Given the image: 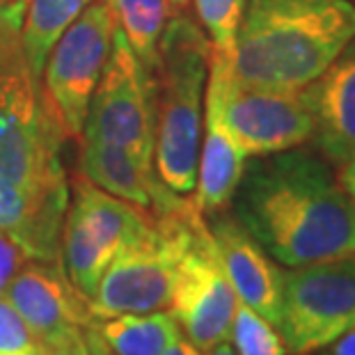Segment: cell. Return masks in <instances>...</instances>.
Wrapping results in <instances>:
<instances>
[{
  "label": "cell",
  "instance_id": "5bb4252c",
  "mask_svg": "<svg viewBox=\"0 0 355 355\" xmlns=\"http://www.w3.org/2000/svg\"><path fill=\"white\" fill-rule=\"evenodd\" d=\"M67 207V186H26L0 177V232L14 239L28 259H60V234Z\"/></svg>",
  "mask_w": 355,
  "mask_h": 355
},
{
  "label": "cell",
  "instance_id": "7402d4cb",
  "mask_svg": "<svg viewBox=\"0 0 355 355\" xmlns=\"http://www.w3.org/2000/svg\"><path fill=\"white\" fill-rule=\"evenodd\" d=\"M245 5L248 0H195V12L207 30L214 51H220L232 58Z\"/></svg>",
  "mask_w": 355,
  "mask_h": 355
},
{
  "label": "cell",
  "instance_id": "52a82bcc",
  "mask_svg": "<svg viewBox=\"0 0 355 355\" xmlns=\"http://www.w3.org/2000/svg\"><path fill=\"white\" fill-rule=\"evenodd\" d=\"M152 218V211L119 200L78 175L69 181V207L60 234V261L83 296H94L117 252L145 232Z\"/></svg>",
  "mask_w": 355,
  "mask_h": 355
},
{
  "label": "cell",
  "instance_id": "3957f363",
  "mask_svg": "<svg viewBox=\"0 0 355 355\" xmlns=\"http://www.w3.org/2000/svg\"><path fill=\"white\" fill-rule=\"evenodd\" d=\"M211 42L186 14H175L158 44L156 80V147L154 170L177 195L198 184V158L207 92Z\"/></svg>",
  "mask_w": 355,
  "mask_h": 355
},
{
  "label": "cell",
  "instance_id": "f1b7e54d",
  "mask_svg": "<svg viewBox=\"0 0 355 355\" xmlns=\"http://www.w3.org/2000/svg\"><path fill=\"white\" fill-rule=\"evenodd\" d=\"M202 355H236V351L232 349L230 342H220V344L211 346V349H204Z\"/></svg>",
  "mask_w": 355,
  "mask_h": 355
},
{
  "label": "cell",
  "instance_id": "2e32d148",
  "mask_svg": "<svg viewBox=\"0 0 355 355\" xmlns=\"http://www.w3.org/2000/svg\"><path fill=\"white\" fill-rule=\"evenodd\" d=\"M76 170L96 188L147 211H168L184 202L158 179L156 170L142 168L126 149L110 142L80 138Z\"/></svg>",
  "mask_w": 355,
  "mask_h": 355
},
{
  "label": "cell",
  "instance_id": "6da1fadb",
  "mask_svg": "<svg viewBox=\"0 0 355 355\" xmlns=\"http://www.w3.org/2000/svg\"><path fill=\"white\" fill-rule=\"evenodd\" d=\"M268 257L286 268L355 254V204L326 158L286 149L252 156L230 202Z\"/></svg>",
  "mask_w": 355,
  "mask_h": 355
},
{
  "label": "cell",
  "instance_id": "f546056e",
  "mask_svg": "<svg viewBox=\"0 0 355 355\" xmlns=\"http://www.w3.org/2000/svg\"><path fill=\"white\" fill-rule=\"evenodd\" d=\"M170 3V10L175 14H184L188 10V5H191V0H168Z\"/></svg>",
  "mask_w": 355,
  "mask_h": 355
},
{
  "label": "cell",
  "instance_id": "5b68a950",
  "mask_svg": "<svg viewBox=\"0 0 355 355\" xmlns=\"http://www.w3.org/2000/svg\"><path fill=\"white\" fill-rule=\"evenodd\" d=\"M152 214L149 227L128 241L103 273L89 298L94 316L149 314L170 307L179 259L202 214L193 200Z\"/></svg>",
  "mask_w": 355,
  "mask_h": 355
},
{
  "label": "cell",
  "instance_id": "9c48e42d",
  "mask_svg": "<svg viewBox=\"0 0 355 355\" xmlns=\"http://www.w3.org/2000/svg\"><path fill=\"white\" fill-rule=\"evenodd\" d=\"M355 326V254L284 270L277 330L289 355H312Z\"/></svg>",
  "mask_w": 355,
  "mask_h": 355
},
{
  "label": "cell",
  "instance_id": "30bf717a",
  "mask_svg": "<svg viewBox=\"0 0 355 355\" xmlns=\"http://www.w3.org/2000/svg\"><path fill=\"white\" fill-rule=\"evenodd\" d=\"M117 17L112 5L94 0L51 49L44 64V92L67 138L80 140L87 108L110 58Z\"/></svg>",
  "mask_w": 355,
  "mask_h": 355
},
{
  "label": "cell",
  "instance_id": "4dcf8cb0",
  "mask_svg": "<svg viewBox=\"0 0 355 355\" xmlns=\"http://www.w3.org/2000/svg\"><path fill=\"white\" fill-rule=\"evenodd\" d=\"M346 3H351V5H355V0H346Z\"/></svg>",
  "mask_w": 355,
  "mask_h": 355
},
{
  "label": "cell",
  "instance_id": "4fadbf2b",
  "mask_svg": "<svg viewBox=\"0 0 355 355\" xmlns=\"http://www.w3.org/2000/svg\"><path fill=\"white\" fill-rule=\"evenodd\" d=\"M207 225L239 300L252 307L257 314H261L277 328L284 270L277 266L273 257L266 254V250L250 234L241 227L232 211L225 209L211 214V220Z\"/></svg>",
  "mask_w": 355,
  "mask_h": 355
},
{
  "label": "cell",
  "instance_id": "e0dca14e",
  "mask_svg": "<svg viewBox=\"0 0 355 355\" xmlns=\"http://www.w3.org/2000/svg\"><path fill=\"white\" fill-rule=\"evenodd\" d=\"M202 124L204 140L200 142L198 184H195L193 202L202 216H211L230 207L239 179L243 175L248 154L225 126L218 96L209 87Z\"/></svg>",
  "mask_w": 355,
  "mask_h": 355
},
{
  "label": "cell",
  "instance_id": "44dd1931",
  "mask_svg": "<svg viewBox=\"0 0 355 355\" xmlns=\"http://www.w3.org/2000/svg\"><path fill=\"white\" fill-rule=\"evenodd\" d=\"M227 342L236 355H289L279 330L241 300L234 312Z\"/></svg>",
  "mask_w": 355,
  "mask_h": 355
},
{
  "label": "cell",
  "instance_id": "1f68e13d",
  "mask_svg": "<svg viewBox=\"0 0 355 355\" xmlns=\"http://www.w3.org/2000/svg\"><path fill=\"white\" fill-rule=\"evenodd\" d=\"M105 3H108V5H110V0H105Z\"/></svg>",
  "mask_w": 355,
  "mask_h": 355
},
{
  "label": "cell",
  "instance_id": "ac0fdd59",
  "mask_svg": "<svg viewBox=\"0 0 355 355\" xmlns=\"http://www.w3.org/2000/svg\"><path fill=\"white\" fill-rule=\"evenodd\" d=\"M94 330L112 355H163L181 337L170 312L94 316Z\"/></svg>",
  "mask_w": 355,
  "mask_h": 355
},
{
  "label": "cell",
  "instance_id": "484cf974",
  "mask_svg": "<svg viewBox=\"0 0 355 355\" xmlns=\"http://www.w3.org/2000/svg\"><path fill=\"white\" fill-rule=\"evenodd\" d=\"M26 5H28V0H0V28H3L7 21L24 17Z\"/></svg>",
  "mask_w": 355,
  "mask_h": 355
},
{
  "label": "cell",
  "instance_id": "8fae6325",
  "mask_svg": "<svg viewBox=\"0 0 355 355\" xmlns=\"http://www.w3.org/2000/svg\"><path fill=\"white\" fill-rule=\"evenodd\" d=\"M3 298L21 314L44 355H87L85 330L94 321L92 305L71 284L60 259H28Z\"/></svg>",
  "mask_w": 355,
  "mask_h": 355
},
{
  "label": "cell",
  "instance_id": "8992f818",
  "mask_svg": "<svg viewBox=\"0 0 355 355\" xmlns=\"http://www.w3.org/2000/svg\"><path fill=\"white\" fill-rule=\"evenodd\" d=\"M207 87L214 89L225 126L250 156L286 152L312 140L314 117L303 89L245 85L232 76V58L211 46Z\"/></svg>",
  "mask_w": 355,
  "mask_h": 355
},
{
  "label": "cell",
  "instance_id": "277c9868",
  "mask_svg": "<svg viewBox=\"0 0 355 355\" xmlns=\"http://www.w3.org/2000/svg\"><path fill=\"white\" fill-rule=\"evenodd\" d=\"M17 17L0 28V177L26 186H67L62 147L69 140L21 46Z\"/></svg>",
  "mask_w": 355,
  "mask_h": 355
},
{
  "label": "cell",
  "instance_id": "d6986e66",
  "mask_svg": "<svg viewBox=\"0 0 355 355\" xmlns=\"http://www.w3.org/2000/svg\"><path fill=\"white\" fill-rule=\"evenodd\" d=\"M89 3L94 0H28L21 24V46L35 78H42L51 49Z\"/></svg>",
  "mask_w": 355,
  "mask_h": 355
},
{
  "label": "cell",
  "instance_id": "4316f807",
  "mask_svg": "<svg viewBox=\"0 0 355 355\" xmlns=\"http://www.w3.org/2000/svg\"><path fill=\"white\" fill-rule=\"evenodd\" d=\"M339 181L346 188V193L351 195V200L355 204V156L351 158L349 163L342 165V172H339Z\"/></svg>",
  "mask_w": 355,
  "mask_h": 355
},
{
  "label": "cell",
  "instance_id": "ffe728a7",
  "mask_svg": "<svg viewBox=\"0 0 355 355\" xmlns=\"http://www.w3.org/2000/svg\"><path fill=\"white\" fill-rule=\"evenodd\" d=\"M117 17V28L126 37L135 58L147 67L156 69L158 44L168 26L170 3L168 0H110Z\"/></svg>",
  "mask_w": 355,
  "mask_h": 355
},
{
  "label": "cell",
  "instance_id": "7a4b0ae2",
  "mask_svg": "<svg viewBox=\"0 0 355 355\" xmlns=\"http://www.w3.org/2000/svg\"><path fill=\"white\" fill-rule=\"evenodd\" d=\"M355 37L346 0H248L232 51V76L245 85L303 89Z\"/></svg>",
  "mask_w": 355,
  "mask_h": 355
},
{
  "label": "cell",
  "instance_id": "83f0119b",
  "mask_svg": "<svg viewBox=\"0 0 355 355\" xmlns=\"http://www.w3.org/2000/svg\"><path fill=\"white\" fill-rule=\"evenodd\" d=\"M163 355H202V351L198 349V346H193L191 342H188L184 335H181Z\"/></svg>",
  "mask_w": 355,
  "mask_h": 355
},
{
  "label": "cell",
  "instance_id": "603a6c76",
  "mask_svg": "<svg viewBox=\"0 0 355 355\" xmlns=\"http://www.w3.org/2000/svg\"><path fill=\"white\" fill-rule=\"evenodd\" d=\"M0 355H44L21 314L0 296Z\"/></svg>",
  "mask_w": 355,
  "mask_h": 355
},
{
  "label": "cell",
  "instance_id": "ba28073f",
  "mask_svg": "<svg viewBox=\"0 0 355 355\" xmlns=\"http://www.w3.org/2000/svg\"><path fill=\"white\" fill-rule=\"evenodd\" d=\"M126 149L142 168L154 170L156 80L135 58L122 30H115L110 58L89 101L83 135Z\"/></svg>",
  "mask_w": 355,
  "mask_h": 355
},
{
  "label": "cell",
  "instance_id": "d4e9b609",
  "mask_svg": "<svg viewBox=\"0 0 355 355\" xmlns=\"http://www.w3.org/2000/svg\"><path fill=\"white\" fill-rule=\"evenodd\" d=\"M312 355H355V326L351 330H346L342 337H337L335 342L314 351Z\"/></svg>",
  "mask_w": 355,
  "mask_h": 355
},
{
  "label": "cell",
  "instance_id": "9a60e30c",
  "mask_svg": "<svg viewBox=\"0 0 355 355\" xmlns=\"http://www.w3.org/2000/svg\"><path fill=\"white\" fill-rule=\"evenodd\" d=\"M314 117L312 140L335 165L355 156V37L319 78L305 87Z\"/></svg>",
  "mask_w": 355,
  "mask_h": 355
},
{
  "label": "cell",
  "instance_id": "7c38bea8",
  "mask_svg": "<svg viewBox=\"0 0 355 355\" xmlns=\"http://www.w3.org/2000/svg\"><path fill=\"white\" fill-rule=\"evenodd\" d=\"M239 296L225 273L209 225L200 218L186 252L181 254L170 314L184 337L200 351L227 342Z\"/></svg>",
  "mask_w": 355,
  "mask_h": 355
},
{
  "label": "cell",
  "instance_id": "cb8c5ba5",
  "mask_svg": "<svg viewBox=\"0 0 355 355\" xmlns=\"http://www.w3.org/2000/svg\"><path fill=\"white\" fill-rule=\"evenodd\" d=\"M28 261V254L21 250V245L14 239L7 236L5 232H0V296L10 286L14 275L24 268Z\"/></svg>",
  "mask_w": 355,
  "mask_h": 355
}]
</instances>
